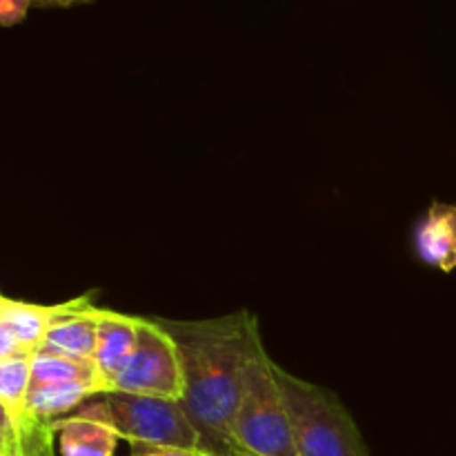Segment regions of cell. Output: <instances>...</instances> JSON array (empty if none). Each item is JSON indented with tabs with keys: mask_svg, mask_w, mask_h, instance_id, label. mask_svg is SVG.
Listing matches in <instances>:
<instances>
[{
	"mask_svg": "<svg viewBox=\"0 0 456 456\" xmlns=\"http://www.w3.org/2000/svg\"><path fill=\"white\" fill-rule=\"evenodd\" d=\"M232 456H254V454H249V452H243V450L234 448V452H232Z\"/></svg>",
	"mask_w": 456,
	"mask_h": 456,
	"instance_id": "obj_18",
	"label": "cell"
},
{
	"mask_svg": "<svg viewBox=\"0 0 456 456\" xmlns=\"http://www.w3.org/2000/svg\"><path fill=\"white\" fill-rule=\"evenodd\" d=\"M414 249L423 265L456 270V205L432 203L414 227Z\"/></svg>",
	"mask_w": 456,
	"mask_h": 456,
	"instance_id": "obj_8",
	"label": "cell"
},
{
	"mask_svg": "<svg viewBox=\"0 0 456 456\" xmlns=\"http://www.w3.org/2000/svg\"><path fill=\"white\" fill-rule=\"evenodd\" d=\"M298 456H370L359 426L337 395L274 365Z\"/></svg>",
	"mask_w": 456,
	"mask_h": 456,
	"instance_id": "obj_3",
	"label": "cell"
},
{
	"mask_svg": "<svg viewBox=\"0 0 456 456\" xmlns=\"http://www.w3.org/2000/svg\"><path fill=\"white\" fill-rule=\"evenodd\" d=\"M138 343V316L98 307V343L94 363L101 377L102 395H110L111 386L127 368Z\"/></svg>",
	"mask_w": 456,
	"mask_h": 456,
	"instance_id": "obj_7",
	"label": "cell"
},
{
	"mask_svg": "<svg viewBox=\"0 0 456 456\" xmlns=\"http://www.w3.org/2000/svg\"><path fill=\"white\" fill-rule=\"evenodd\" d=\"M34 3L45 4V7H69V4L89 3V0H34Z\"/></svg>",
	"mask_w": 456,
	"mask_h": 456,
	"instance_id": "obj_17",
	"label": "cell"
},
{
	"mask_svg": "<svg viewBox=\"0 0 456 456\" xmlns=\"http://www.w3.org/2000/svg\"><path fill=\"white\" fill-rule=\"evenodd\" d=\"M274 365L265 352L261 330L256 325L240 374V395L232 421V441L234 448L254 456H298L292 421Z\"/></svg>",
	"mask_w": 456,
	"mask_h": 456,
	"instance_id": "obj_2",
	"label": "cell"
},
{
	"mask_svg": "<svg viewBox=\"0 0 456 456\" xmlns=\"http://www.w3.org/2000/svg\"><path fill=\"white\" fill-rule=\"evenodd\" d=\"M31 387V359L13 356L0 361V408L18 410L27 405Z\"/></svg>",
	"mask_w": 456,
	"mask_h": 456,
	"instance_id": "obj_14",
	"label": "cell"
},
{
	"mask_svg": "<svg viewBox=\"0 0 456 456\" xmlns=\"http://www.w3.org/2000/svg\"><path fill=\"white\" fill-rule=\"evenodd\" d=\"M34 0H0V22L4 27L18 25L27 16V9Z\"/></svg>",
	"mask_w": 456,
	"mask_h": 456,
	"instance_id": "obj_15",
	"label": "cell"
},
{
	"mask_svg": "<svg viewBox=\"0 0 456 456\" xmlns=\"http://www.w3.org/2000/svg\"><path fill=\"white\" fill-rule=\"evenodd\" d=\"M83 412L110 423L120 439L136 448L203 450L194 423L181 401L110 392L101 401H87Z\"/></svg>",
	"mask_w": 456,
	"mask_h": 456,
	"instance_id": "obj_4",
	"label": "cell"
},
{
	"mask_svg": "<svg viewBox=\"0 0 456 456\" xmlns=\"http://www.w3.org/2000/svg\"><path fill=\"white\" fill-rule=\"evenodd\" d=\"M96 395H101L98 387L80 381L31 386L29 396H27V408H29V412H34L36 417H43L47 419V421H58L61 417L69 414L71 410L83 408V405Z\"/></svg>",
	"mask_w": 456,
	"mask_h": 456,
	"instance_id": "obj_12",
	"label": "cell"
},
{
	"mask_svg": "<svg viewBox=\"0 0 456 456\" xmlns=\"http://www.w3.org/2000/svg\"><path fill=\"white\" fill-rule=\"evenodd\" d=\"M205 456H216V454H205Z\"/></svg>",
	"mask_w": 456,
	"mask_h": 456,
	"instance_id": "obj_19",
	"label": "cell"
},
{
	"mask_svg": "<svg viewBox=\"0 0 456 456\" xmlns=\"http://www.w3.org/2000/svg\"><path fill=\"white\" fill-rule=\"evenodd\" d=\"M159 321L181 352L185 372L181 405L199 432L200 448L208 454L232 456V421L256 316L243 310L218 319Z\"/></svg>",
	"mask_w": 456,
	"mask_h": 456,
	"instance_id": "obj_1",
	"label": "cell"
},
{
	"mask_svg": "<svg viewBox=\"0 0 456 456\" xmlns=\"http://www.w3.org/2000/svg\"><path fill=\"white\" fill-rule=\"evenodd\" d=\"M98 343V307L92 301L62 314L49 328L38 352L69 356V359L94 361Z\"/></svg>",
	"mask_w": 456,
	"mask_h": 456,
	"instance_id": "obj_9",
	"label": "cell"
},
{
	"mask_svg": "<svg viewBox=\"0 0 456 456\" xmlns=\"http://www.w3.org/2000/svg\"><path fill=\"white\" fill-rule=\"evenodd\" d=\"M56 421L36 417L29 408L3 410L0 423V456H56L53 435Z\"/></svg>",
	"mask_w": 456,
	"mask_h": 456,
	"instance_id": "obj_10",
	"label": "cell"
},
{
	"mask_svg": "<svg viewBox=\"0 0 456 456\" xmlns=\"http://www.w3.org/2000/svg\"><path fill=\"white\" fill-rule=\"evenodd\" d=\"M111 392L183 401L185 372L172 334L159 319L138 316V343L127 368L116 379Z\"/></svg>",
	"mask_w": 456,
	"mask_h": 456,
	"instance_id": "obj_5",
	"label": "cell"
},
{
	"mask_svg": "<svg viewBox=\"0 0 456 456\" xmlns=\"http://www.w3.org/2000/svg\"><path fill=\"white\" fill-rule=\"evenodd\" d=\"M132 456H205L203 450H183V448H136Z\"/></svg>",
	"mask_w": 456,
	"mask_h": 456,
	"instance_id": "obj_16",
	"label": "cell"
},
{
	"mask_svg": "<svg viewBox=\"0 0 456 456\" xmlns=\"http://www.w3.org/2000/svg\"><path fill=\"white\" fill-rule=\"evenodd\" d=\"M80 381L98 387L102 395L101 377L94 361L69 359V356L49 354V352H38L31 359V386H47V383H69Z\"/></svg>",
	"mask_w": 456,
	"mask_h": 456,
	"instance_id": "obj_13",
	"label": "cell"
},
{
	"mask_svg": "<svg viewBox=\"0 0 456 456\" xmlns=\"http://www.w3.org/2000/svg\"><path fill=\"white\" fill-rule=\"evenodd\" d=\"M94 294H83L71 301L38 305V303L18 301L0 297V361L13 356L34 359L43 347L49 328L67 312L92 301Z\"/></svg>",
	"mask_w": 456,
	"mask_h": 456,
	"instance_id": "obj_6",
	"label": "cell"
},
{
	"mask_svg": "<svg viewBox=\"0 0 456 456\" xmlns=\"http://www.w3.org/2000/svg\"><path fill=\"white\" fill-rule=\"evenodd\" d=\"M58 445L62 456H114L120 435L102 419L76 410V414L58 419Z\"/></svg>",
	"mask_w": 456,
	"mask_h": 456,
	"instance_id": "obj_11",
	"label": "cell"
}]
</instances>
